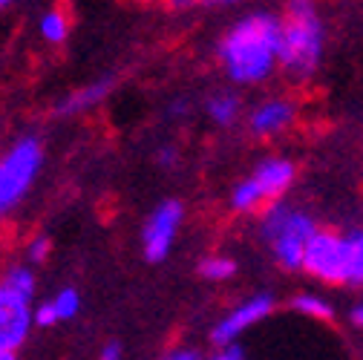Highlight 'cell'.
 I'll list each match as a JSON object with an SVG mask.
<instances>
[{"mask_svg":"<svg viewBox=\"0 0 363 360\" xmlns=\"http://www.w3.org/2000/svg\"><path fill=\"white\" fill-rule=\"evenodd\" d=\"M99 360H121V349H118V343H110V346L99 354Z\"/></svg>","mask_w":363,"mask_h":360,"instance_id":"23","label":"cell"},{"mask_svg":"<svg viewBox=\"0 0 363 360\" xmlns=\"http://www.w3.org/2000/svg\"><path fill=\"white\" fill-rule=\"evenodd\" d=\"M280 32V72L294 81L306 84L317 75L326 47V26L314 0H289Z\"/></svg>","mask_w":363,"mask_h":360,"instance_id":"2","label":"cell"},{"mask_svg":"<svg viewBox=\"0 0 363 360\" xmlns=\"http://www.w3.org/2000/svg\"><path fill=\"white\" fill-rule=\"evenodd\" d=\"M225 4H237V0H211L208 6H225Z\"/></svg>","mask_w":363,"mask_h":360,"instance_id":"25","label":"cell"},{"mask_svg":"<svg viewBox=\"0 0 363 360\" xmlns=\"http://www.w3.org/2000/svg\"><path fill=\"white\" fill-rule=\"evenodd\" d=\"M0 286H6L9 291L21 294L23 300H32V294H35V274L29 271L26 265H9L4 271V277H0Z\"/></svg>","mask_w":363,"mask_h":360,"instance_id":"15","label":"cell"},{"mask_svg":"<svg viewBox=\"0 0 363 360\" xmlns=\"http://www.w3.org/2000/svg\"><path fill=\"white\" fill-rule=\"evenodd\" d=\"M297 121V104L291 99H265L248 113V133L257 139H277Z\"/></svg>","mask_w":363,"mask_h":360,"instance_id":"10","label":"cell"},{"mask_svg":"<svg viewBox=\"0 0 363 360\" xmlns=\"http://www.w3.org/2000/svg\"><path fill=\"white\" fill-rule=\"evenodd\" d=\"M208 116L219 124V127H231L240 121L242 116V101L237 93H228V89H222V93H213L208 99Z\"/></svg>","mask_w":363,"mask_h":360,"instance_id":"14","label":"cell"},{"mask_svg":"<svg viewBox=\"0 0 363 360\" xmlns=\"http://www.w3.org/2000/svg\"><path fill=\"white\" fill-rule=\"evenodd\" d=\"M78 305H81V297L75 288H61L52 300L40 303L35 308V323L38 326H55V323H64V320H72L78 314Z\"/></svg>","mask_w":363,"mask_h":360,"instance_id":"12","label":"cell"},{"mask_svg":"<svg viewBox=\"0 0 363 360\" xmlns=\"http://www.w3.org/2000/svg\"><path fill=\"white\" fill-rule=\"evenodd\" d=\"M274 305H277V303H274V297H271L268 291L242 300L240 305H234V308L213 326V332H211V343L219 346V349H231L248 329H254L257 323H262L268 314L274 311Z\"/></svg>","mask_w":363,"mask_h":360,"instance_id":"7","label":"cell"},{"mask_svg":"<svg viewBox=\"0 0 363 360\" xmlns=\"http://www.w3.org/2000/svg\"><path fill=\"white\" fill-rule=\"evenodd\" d=\"M182 216H185V208L176 199H164L147 219L145 231H142V245H145V257L150 262H162L173 242H176V234H179V225H182Z\"/></svg>","mask_w":363,"mask_h":360,"instance_id":"8","label":"cell"},{"mask_svg":"<svg viewBox=\"0 0 363 360\" xmlns=\"http://www.w3.org/2000/svg\"><path fill=\"white\" fill-rule=\"evenodd\" d=\"M291 308L297 314H303V317L308 320H317V323H332L335 320V303L326 300L323 294H314V291H300L291 297Z\"/></svg>","mask_w":363,"mask_h":360,"instance_id":"13","label":"cell"},{"mask_svg":"<svg viewBox=\"0 0 363 360\" xmlns=\"http://www.w3.org/2000/svg\"><path fill=\"white\" fill-rule=\"evenodd\" d=\"M0 360H18L15 351H0Z\"/></svg>","mask_w":363,"mask_h":360,"instance_id":"26","label":"cell"},{"mask_svg":"<svg viewBox=\"0 0 363 360\" xmlns=\"http://www.w3.org/2000/svg\"><path fill=\"white\" fill-rule=\"evenodd\" d=\"M159 162H162V164H176V150H173V147L159 150Z\"/></svg>","mask_w":363,"mask_h":360,"instance_id":"24","label":"cell"},{"mask_svg":"<svg viewBox=\"0 0 363 360\" xmlns=\"http://www.w3.org/2000/svg\"><path fill=\"white\" fill-rule=\"evenodd\" d=\"M43 162V147L38 139H21L4 159H0V216L9 213L35 185Z\"/></svg>","mask_w":363,"mask_h":360,"instance_id":"6","label":"cell"},{"mask_svg":"<svg viewBox=\"0 0 363 360\" xmlns=\"http://www.w3.org/2000/svg\"><path fill=\"white\" fill-rule=\"evenodd\" d=\"M360 237H363V228H360Z\"/></svg>","mask_w":363,"mask_h":360,"instance_id":"28","label":"cell"},{"mask_svg":"<svg viewBox=\"0 0 363 360\" xmlns=\"http://www.w3.org/2000/svg\"><path fill=\"white\" fill-rule=\"evenodd\" d=\"M50 251H52V242H50L47 237H35V240L29 242V248H26V254H29L32 262H43V259L50 257Z\"/></svg>","mask_w":363,"mask_h":360,"instance_id":"18","label":"cell"},{"mask_svg":"<svg viewBox=\"0 0 363 360\" xmlns=\"http://www.w3.org/2000/svg\"><path fill=\"white\" fill-rule=\"evenodd\" d=\"M110 89H113V81L104 78V81H96V84H86L81 89H75V93L64 96L55 107L58 116H78V113H86V110H93L99 107L107 96H110Z\"/></svg>","mask_w":363,"mask_h":360,"instance_id":"11","label":"cell"},{"mask_svg":"<svg viewBox=\"0 0 363 360\" xmlns=\"http://www.w3.org/2000/svg\"><path fill=\"white\" fill-rule=\"evenodd\" d=\"M213 360H245V357H242V351H240L237 346H231V349H222Z\"/></svg>","mask_w":363,"mask_h":360,"instance_id":"22","label":"cell"},{"mask_svg":"<svg viewBox=\"0 0 363 360\" xmlns=\"http://www.w3.org/2000/svg\"><path fill=\"white\" fill-rule=\"evenodd\" d=\"M283 21L271 12H251L228 26L219 40V64L234 84L254 86L280 69Z\"/></svg>","mask_w":363,"mask_h":360,"instance_id":"1","label":"cell"},{"mask_svg":"<svg viewBox=\"0 0 363 360\" xmlns=\"http://www.w3.org/2000/svg\"><path fill=\"white\" fill-rule=\"evenodd\" d=\"M303 271L323 286H363V237L320 228L303 257Z\"/></svg>","mask_w":363,"mask_h":360,"instance_id":"3","label":"cell"},{"mask_svg":"<svg viewBox=\"0 0 363 360\" xmlns=\"http://www.w3.org/2000/svg\"><path fill=\"white\" fill-rule=\"evenodd\" d=\"M162 360H199V351L196 349H188V346H179V349L164 351Z\"/></svg>","mask_w":363,"mask_h":360,"instance_id":"19","label":"cell"},{"mask_svg":"<svg viewBox=\"0 0 363 360\" xmlns=\"http://www.w3.org/2000/svg\"><path fill=\"white\" fill-rule=\"evenodd\" d=\"M199 274L211 283H225L237 274V262L231 257H222V254H211L199 262Z\"/></svg>","mask_w":363,"mask_h":360,"instance_id":"16","label":"cell"},{"mask_svg":"<svg viewBox=\"0 0 363 360\" xmlns=\"http://www.w3.org/2000/svg\"><path fill=\"white\" fill-rule=\"evenodd\" d=\"M15 0H0V9H6V6H12Z\"/></svg>","mask_w":363,"mask_h":360,"instance_id":"27","label":"cell"},{"mask_svg":"<svg viewBox=\"0 0 363 360\" xmlns=\"http://www.w3.org/2000/svg\"><path fill=\"white\" fill-rule=\"evenodd\" d=\"M40 35L50 43H64L67 35H69V18L61 9H50L40 18Z\"/></svg>","mask_w":363,"mask_h":360,"instance_id":"17","label":"cell"},{"mask_svg":"<svg viewBox=\"0 0 363 360\" xmlns=\"http://www.w3.org/2000/svg\"><path fill=\"white\" fill-rule=\"evenodd\" d=\"M349 323H352L354 329L363 332V303H354V305H352V311H349Z\"/></svg>","mask_w":363,"mask_h":360,"instance_id":"21","label":"cell"},{"mask_svg":"<svg viewBox=\"0 0 363 360\" xmlns=\"http://www.w3.org/2000/svg\"><path fill=\"white\" fill-rule=\"evenodd\" d=\"M35 323L29 300L0 286V351H18Z\"/></svg>","mask_w":363,"mask_h":360,"instance_id":"9","label":"cell"},{"mask_svg":"<svg viewBox=\"0 0 363 360\" xmlns=\"http://www.w3.org/2000/svg\"><path fill=\"white\" fill-rule=\"evenodd\" d=\"M317 231L320 228H317L314 216L300 205L274 202L262 210L259 237L274 257V262L286 271H303L306 248Z\"/></svg>","mask_w":363,"mask_h":360,"instance_id":"4","label":"cell"},{"mask_svg":"<svg viewBox=\"0 0 363 360\" xmlns=\"http://www.w3.org/2000/svg\"><path fill=\"white\" fill-rule=\"evenodd\" d=\"M170 9H191V6H208L211 0H164Z\"/></svg>","mask_w":363,"mask_h":360,"instance_id":"20","label":"cell"},{"mask_svg":"<svg viewBox=\"0 0 363 360\" xmlns=\"http://www.w3.org/2000/svg\"><path fill=\"white\" fill-rule=\"evenodd\" d=\"M297 179V164L286 156H268L262 159L254 173L231 191V208L237 213H251L259 208H268L274 202H283L289 188Z\"/></svg>","mask_w":363,"mask_h":360,"instance_id":"5","label":"cell"}]
</instances>
